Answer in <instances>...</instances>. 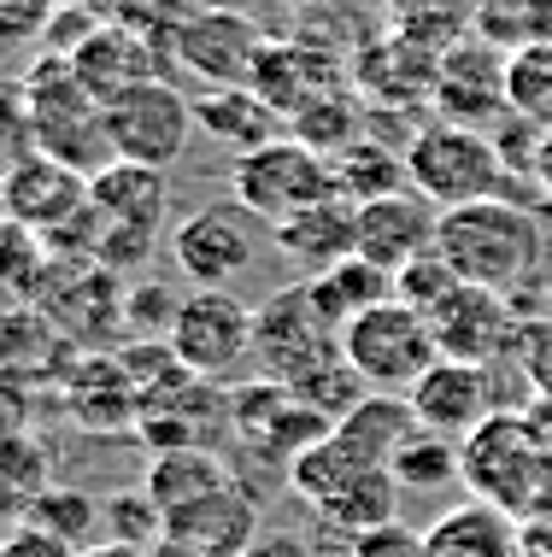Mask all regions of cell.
I'll list each match as a JSON object with an SVG mask.
<instances>
[{
  "instance_id": "40",
  "label": "cell",
  "mask_w": 552,
  "mask_h": 557,
  "mask_svg": "<svg viewBox=\"0 0 552 557\" xmlns=\"http://www.w3.org/2000/svg\"><path fill=\"white\" fill-rule=\"evenodd\" d=\"M24 153H36V141H29V112H24V100H12L7 88H0V176H7Z\"/></svg>"
},
{
  "instance_id": "20",
  "label": "cell",
  "mask_w": 552,
  "mask_h": 557,
  "mask_svg": "<svg viewBox=\"0 0 552 557\" xmlns=\"http://www.w3.org/2000/svg\"><path fill=\"white\" fill-rule=\"evenodd\" d=\"M165 534L188 540V546H200L212 557H247L253 540H259V505H253V493L242 481H230V487L206 493V499L165 517Z\"/></svg>"
},
{
  "instance_id": "41",
  "label": "cell",
  "mask_w": 552,
  "mask_h": 557,
  "mask_svg": "<svg viewBox=\"0 0 552 557\" xmlns=\"http://www.w3.org/2000/svg\"><path fill=\"white\" fill-rule=\"evenodd\" d=\"M0 557H77V546L53 540L48 529H36V522H19V529L0 540Z\"/></svg>"
},
{
  "instance_id": "2",
  "label": "cell",
  "mask_w": 552,
  "mask_h": 557,
  "mask_svg": "<svg viewBox=\"0 0 552 557\" xmlns=\"http://www.w3.org/2000/svg\"><path fill=\"white\" fill-rule=\"evenodd\" d=\"M171 188L154 164L112 159L100 176H88V259L107 270H130L165 240Z\"/></svg>"
},
{
  "instance_id": "29",
  "label": "cell",
  "mask_w": 552,
  "mask_h": 557,
  "mask_svg": "<svg viewBox=\"0 0 552 557\" xmlns=\"http://www.w3.org/2000/svg\"><path fill=\"white\" fill-rule=\"evenodd\" d=\"M400 493H406V481H400L394 470H370V475H359L341 499H330L318 510L330 529H341V534H365V529H382V522H400Z\"/></svg>"
},
{
  "instance_id": "31",
  "label": "cell",
  "mask_w": 552,
  "mask_h": 557,
  "mask_svg": "<svg viewBox=\"0 0 552 557\" xmlns=\"http://www.w3.org/2000/svg\"><path fill=\"white\" fill-rule=\"evenodd\" d=\"M458 470H465V446L446 441L436 429H424V423H417L406 434V446L394 451V475L406 481V487H441V481H453Z\"/></svg>"
},
{
  "instance_id": "43",
  "label": "cell",
  "mask_w": 552,
  "mask_h": 557,
  "mask_svg": "<svg viewBox=\"0 0 552 557\" xmlns=\"http://www.w3.org/2000/svg\"><path fill=\"white\" fill-rule=\"evenodd\" d=\"M535 183H541V194H552V124L541 129V147H535Z\"/></svg>"
},
{
  "instance_id": "47",
  "label": "cell",
  "mask_w": 552,
  "mask_h": 557,
  "mask_svg": "<svg viewBox=\"0 0 552 557\" xmlns=\"http://www.w3.org/2000/svg\"><path fill=\"white\" fill-rule=\"evenodd\" d=\"M394 12H417V7H436V0H388Z\"/></svg>"
},
{
  "instance_id": "33",
  "label": "cell",
  "mask_w": 552,
  "mask_h": 557,
  "mask_svg": "<svg viewBox=\"0 0 552 557\" xmlns=\"http://www.w3.org/2000/svg\"><path fill=\"white\" fill-rule=\"evenodd\" d=\"M212 7H218V0H118L112 18L130 24L136 36H147L159 53L171 59V41L183 36V29L200 18V12H212Z\"/></svg>"
},
{
  "instance_id": "26",
  "label": "cell",
  "mask_w": 552,
  "mask_h": 557,
  "mask_svg": "<svg viewBox=\"0 0 552 557\" xmlns=\"http://www.w3.org/2000/svg\"><path fill=\"white\" fill-rule=\"evenodd\" d=\"M330 171H335V194L353 206L382 200V194H394V188H412L406 147H382V141H370V135H359L353 147H341L330 159Z\"/></svg>"
},
{
  "instance_id": "36",
  "label": "cell",
  "mask_w": 552,
  "mask_h": 557,
  "mask_svg": "<svg viewBox=\"0 0 552 557\" xmlns=\"http://www.w3.org/2000/svg\"><path fill=\"white\" fill-rule=\"evenodd\" d=\"M59 18V0H0V48L41 41Z\"/></svg>"
},
{
  "instance_id": "34",
  "label": "cell",
  "mask_w": 552,
  "mask_h": 557,
  "mask_svg": "<svg viewBox=\"0 0 552 557\" xmlns=\"http://www.w3.org/2000/svg\"><path fill=\"white\" fill-rule=\"evenodd\" d=\"M100 522H107V540H124V546H142V552H154L165 540V510L147 499V487L100 499Z\"/></svg>"
},
{
  "instance_id": "46",
  "label": "cell",
  "mask_w": 552,
  "mask_h": 557,
  "mask_svg": "<svg viewBox=\"0 0 552 557\" xmlns=\"http://www.w3.org/2000/svg\"><path fill=\"white\" fill-rule=\"evenodd\" d=\"M218 7H235V12H253V18L265 24V7H271V0H218Z\"/></svg>"
},
{
  "instance_id": "19",
  "label": "cell",
  "mask_w": 552,
  "mask_h": 557,
  "mask_svg": "<svg viewBox=\"0 0 552 557\" xmlns=\"http://www.w3.org/2000/svg\"><path fill=\"white\" fill-rule=\"evenodd\" d=\"M271 240L282 247V259H294L306 276L335 270L341 259L359 252V206L330 194V200H318V206H306V212L271 223Z\"/></svg>"
},
{
  "instance_id": "7",
  "label": "cell",
  "mask_w": 552,
  "mask_h": 557,
  "mask_svg": "<svg viewBox=\"0 0 552 557\" xmlns=\"http://www.w3.org/2000/svg\"><path fill=\"white\" fill-rule=\"evenodd\" d=\"M230 188L247 212H259L265 223H282L306 206L330 200L335 194V171L318 147L294 141V135H277V141L253 147L230 164Z\"/></svg>"
},
{
  "instance_id": "39",
  "label": "cell",
  "mask_w": 552,
  "mask_h": 557,
  "mask_svg": "<svg viewBox=\"0 0 552 557\" xmlns=\"http://www.w3.org/2000/svg\"><path fill=\"white\" fill-rule=\"evenodd\" d=\"M517 352H524V370H529L535 399H552V318L524 323V341H517Z\"/></svg>"
},
{
  "instance_id": "13",
  "label": "cell",
  "mask_w": 552,
  "mask_h": 557,
  "mask_svg": "<svg viewBox=\"0 0 552 557\" xmlns=\"http://www.w3.org/2000/svg\"><path fill=\"white\" fill-rule=\"evenodd\" d=\"M429 329L441 341V358H465V364H494V358L517 352V335H524V318H517L512 294L476 288V282H458L453 294L429 311Z\"/></svg>"
},
{
  "instance_id": "28",
  "label": "cell",
  "mask_w": 552,
  "mask_h": 557,
  "mask_svg": "<svg viewBox=\"0 0 552 557\" xmlns=\"http://www.w3.org/2000/svg\"><path fill=\"white\" fill-rule=\"evenodd\" d=\"M470 36L494 41L500 53H524L552 41V0H476Z\"/></svg>"
},
{
  "instance_id": "16",
  "label": "cell",
  "mask_w": 552,
  "mask_h": 557,
  "mask_svg": "<svg viewBox=\"0 0 552 557\" xmlns=\"http://www.w3.org/2000/svg\"><path fill=\"white\" fill-rule=\"evenodd\" d=\"M505 65L512 53H500L494 41L470 36L465 48H453L436 71V112L453 117V124H470V129H488L512 112V88H505Z\"/></svg>"
},
{
  "instance_id": "35",
  "label": "cell",
  "mask_w": 552,
  "mask_h": 557,
  "mask_svg": "<svg viewBox=\"0 0 552 557\" xmlns=\"http://www.w3.org/2000/svg\"><path fill=\"white\" fill-rule=\"evenodd\" d=\"M458 282H465V276H458V270L446 264L436 247H429L424 259H412V264H406V270H400V276H394V299H406V306H417V311H424V318H429V311H436L441 299L458 288Z\"/></svg>"
},
{
  "instance_id": "11",
  "label": "cell",
  "mask_w": 552,
  "mask_h": 557,
  "mask_svg": "<svg viewBox=\"0 0 552 557\" xmlns=\"http://www.w3.org/2000/svg\"><path fill=\"white\" fill-rule=\"evenodd\" d=\"M253 352H259V370L271 375V382L300 387L311 370H323L330 358H341V335L318 318V306L306 299V288H289L253 318Z\"/></svg>"
},
{
  "instance_id": "3",
  "label": "cell",
  "mask_w": 552,
  "mask_h": 557,
  "mask_svg": "<svg viewBox=\"0 0 552 557\" xmlns=\"http://www.w3.org/2000/svg\"><path fill=\"white\" fill-rule=\"evenodd\" d=\"M24 112H29V141L36 153H48L59 164L83 176H100L112 153V135H107V107L77 83L65 53L36 59V71L24 77Z\"/></svg>"
},
{
  "instance_id": "44",
  "label": "cell",
  "mask_w": 552,
  "mask_h": 557,
  "mask_svg": "<svg viewBox=\"0 0 552 557\" xmlns=\"http://www.w3.org/2000/svg\"><path fill=\"white\" fill-rule=\"evenodd\" d=\"M77 557H154V552H142V546H124V540H95V546H83Z\"/></svg>"
},
{
  "instance_id": "23",
  "label": "cell",
  "mask_w": 552,
  "mask_h": 557,
  "mask_svg": "<svg viewBox=\"0 0 552 557\" xmlns=\"http://www.w3.org/2000/svg\"><path fill=\"white\" fill-rule=\"evenodd\" d=\"M300 288H306L311 306H318V318L341 335V329L359 318V311L382 306V299H394V270H382V264H370L365 252H353V259H341L335 270L306 276Z\"/></svg>"
},
{
  "instance_id": "21",
  "label": "cell",
  "mask_w": 552,
  "mask_h": 557,
  "mask_svg": "<svg viewBox=\"0 0 552 557\" xmlns=\"http://www.w3.org/2000/svg\"><path fill=\"white\" fill-rule=\"evenodd\" d=\"M424 557H524V522L488 499L453 505L424 529Z\"/></svg>"
},
{
  "instance_id": "38",
  "label": "cell",
  "mask_w": 552,
  "mask_h": 557,
  "mask_svg": "<svg viewBox=\"0 0 552 557\" xmlns=\"http://www.w3.org/2000/svg\"><path fill=\"white\" fill-rule=\"evenodd\" d=\"M347 557H424V534H417L412 522H382V529L353 534Z\"/></svg>"
},
{
  "instance_id": "37",
  "label": "cell",
  "mask_w": 552,
  "mask_h": 557,
  "mask_svg": "<svg viewBox=\"0 0 552 557\" xmlns=\"http://www.w3.org/2000/svg\"><path fill=\"white\" fill-rule=\"evenodd\" d=\"M176 306H183V299H165L154 282H136V288L124 294V323L136 329V335H171Z\"/></svg>"
},
{
  "instance_id": "17",
  "label": "cell",
  "mask_w": 552,
  "mask_h": 557,
  "mask_svg": "<svg viewBox=\"0 0 552 557\" xmlns=\"http://www.w3.org/2000/svg\"><path fill=\"white\" fill-rule=\"evenodd\" d=\"M65 59H71V71H77V83L100 100V107H112L118 95H130V88H142V83H154V77L171 71V59L159 53L154 41L136 36V29L118 24V18H100Z\"/></svg>"
},
{
  "instance_id": "30",
  "label": "cell",
  "mask_w": 552,
  "mask_h": 557,
  "mask_svg": "<svg viewBox=\"0 0 552 557\" xmlns=\"http://www.w3.org/2000/svg\"><path fill=\"white\" fill-rule=\"evenodd\" d=\"M289 135H294V141H306V147H318L323 159H335L341 147H353L365 135V117L353 112L347 95H335V88H330V95L306 100V107L289 117Z\"/></svg>"
},
{
  "instance_id": "4",
  "label": "cell",
  "mask_w": 552,
  "mask_h": 557,
  "mask_svg": "<svg viewBox=\"0 0 552 557\" xmlns=\"http://www.w3.org/2000/svg\"><path fill=\"white\" fill-rule=\"evenodd\" d=\"M476 487V499L512 510L517 522L552 510V446L535 434L524 417L494 411L482 429L465 441V470H458Z\"/></svg>"
},
{
  "instance_id": "9",
  "label": "cell",
  "mask_w": 552,
  "mask_h": 557,
  "mask_svg": "<svg viewBox=\"0 0 552 557\" xmlns=\"http://www.w3.org/2000/svg\"><path fill=\"white\" fill-rule=\"evenodd\" d=\"M200 129L194 124V100L176 95L171 77H154L130 95H118L107 107V135H112V153L130 164H154L165 171L188 153V135Z\"/></svg>"
},
{
  "instance_id": "42",
  "label": "cell",
  "mask_w": 552,
  "mask_h": 557,
  "mask_svg": "<svg viewBox=\"0 0 552 557\" xmlns=\"http://www.w3.org/2000/svg\"><path fill=\"white\" fill-rule=\"evenodd\" d=\"M524 557H552V510L524 517Z\"/></svg>"
},
{
  "instance_id": "18",
  "label": "cell",
  "mask_w": 552,
  "mask_h": 557,
  "mask_svg": "<svg viewBox=\"0 0 552 557\" xmlns=\"http://www.w3.org/2000/svg\"><path fill=\"white\" fill-rule=\"evenodd\" d=\"M436 223H441V206L417 188H394L382 200H365L359 206V252L382 270H406L412 259H424L436 247Z\"/></svg>"
},
{
  "instance_id": "14",
  "label": "cell",
  "mask_w": 552,
  "mask_h": 557,
  "mask_svg": "<svg viewBox=\"0 0 552 557\" xmlns=\"http://www.w3.org/2000/svg\"><path fill=\"white\" fill-rule=\"evenodd\" d=\"M406 399H412L417 423L446 434V441H458V446H465L470 434L500 411L494 370H488V364H465V358H436V364L412 382Z\"/></svg>"
},
{
  "instance_id": "27",
  "label": "cell",
  "mask_w": 552,
  "mask_h": 557,
  "mask_svg": "<svg viewBox=\"0 0 552 557\" xmlns=\"http://www.w3.org/2000/svg\"><path fill=\"white\" fill-rule=\"evenodd\" d=\"M53 487V458L36 434H0V517L24 522L29 505Z\"/></svg>"
},
{
  "instance_id": "10",
  "label": "cell",
  "mask_w": 552,
  "mask_h": 557,
  "mask_svg": "<svg viewBox=\"0 0 552 557\" xmlns=\"http://www.w3.org/2000/svg\"><path fill=\"white\" fill-rule=\"evenodd\" d=\"M253 318H259V311H247L230 288H194L183 306H176V323H171L165 346L183 370L218 382V375H230L253 352Z\"/></svg>"
},
{
  "instance_id": "5",
  "label": "cell",
  "mask_w": 552,
  "mask_h": 557,
  "mask_svg": "<svg viewBox=\"0 0 552 557\" xmlns=\"http://www.w3.org/2000/svg\"><path fill=\"white\" fill-rule=\"evenodd\" d=\"M341 352L365 375L370 394H412V382L441 358V341L429 318L406 299H382L341 329Z\"/></svg>"
},
{
  "instance_id": "25",
  "label": "cell",
  "mask_w": 552,
  "mask_h": 557,
  "mask_svg": "<svg viewBox=\"0 0 552 557\" xmlns=\"http://www.w3.org/2000/svg\"><path fill=\"white\" fill-rule=\"evenodd\" d=\"M330 83L335 77L318 65V53H311L306 41H265V53H259V65H253L247 88H259V95L282 112V124H289L306 100L330 95Z\"/></svg>"
},
{
  "instance_id": "15",
  "label": "cell",
  "mask_w": 552,
  "mask_h": 557,
  "mask_svg": "<svg viewBox=\"0 0 552 557\" xmlns=\"http://www.w3.org/2000/svg\"><path fill=\"white\" fill-rule=\"evenodd\" d=\"M0 206H7V223H19L29 235H59L71 218L88 212V176L59 164L48 153H24L0 176Z\"/></svg>"
},
{
  "instance_id": "6",
  "label": "cell",
  "mask_w": 552,
  "mask_h": 557,
  "mask_svg": "<svg viewBox=\"0 0 552 557\" xmlns=\"http://www.w3.org/2000/svg\"><path fill=\"white\" fill-rule=\"evenodd\" d=\"M406 176L417 194H429L436 206H465V200H488V194H505V159L488 129L453 124V117H436L412 135L406 147Z\"/></svg>"
},
{
  "instance_id": "8",
  "label": "cell",
  "mask_w": 552,
  "mask_h": 557,
  "mask_svg": "<svg viewBox=\"0 0 552 557\" xmlns=\"http://www.w3.org/2000/svg\"><path fill=\"white\" fill-rule=\"evenodd\" d=\"M265 235H271V223H265L259 212H247L242 200L200 206L194 218H183L171 230V259L194 288H230L235 276L253 270Z\"/></svg>"
},
{
  "instance_id": "32",
  "label": "cell",
  "mask_w": 552,
  "mask_h": 557,
  "mask_svg": "<svg viewBox=\"0 0 552 557\" xmlns=\"http://www.w3.org/2000/svg\"><path fill=\"white\" fill-rule=\"evenodd\" d=\"M24 522H36V529H48L53 540H65V546H77V552H83V546H95L88 534L100 529V499H88V493L59 487V481H53V487L41 493L36 505H29V517H24Z\"/></svg>"
},
{
  "instance_id": "45",
  "label": "cell",
  "mask_w": 552,
  "mask_h": 557,
  "mask_svg": "<svg viewBox=\"0 0 552 557\" xmlns=\"http://www.w3.org/2000/svg\"><path fill=\"white\" fill-rule=\"evenodd\" d=\"M154 557H212V552H200V546H188V540H176V534H165L154 546Z\"/></svg>"
},
{
  "instance_id": "24",
  "label": "cell",
  "mask_w": 552,
  "mask_h": 557,
  "mask_svg": "<svg viewBox=\"0 0 552 557\" xmlns=\"http://www.w3.org/2000/svg\"><path fill=\"white\" fill-rule=\"evenodd\" d=\"M230 470H223V458L212 446H171V451H154L147 458V499H154L165 517H176L183 505L194 499H206V493H218V487H230Z\"/></svg>"
},
{
  "instance_id": "1",
  "label": "cell",
  "mask_w": 552,
  "mask_h": 557,
  "mask_svg": "<svg viewBox=\"0 0 552 557\" xmlns=\"http://www.w3.org/2000/svg\"><path fill=\"white\" fill-rule=\"evenodd\" d=\"M436 252L476 288L494 294H524L541 276L547 259V230L529 206L488 194V200H465V206H441L436 223Z\"/></svg>"
},
{
  "instance_id": "22",
  "label": "cell",
  "mask_w": 552,
  "mask_h": 557,
  "mask_svg": "<svg viewBox=\"0 0 552 557\" xmlns=\"http://www.w3.org/2000/svg\"><path fill=\"white\" fill-rule=\"evenodd\" d=\"M194 124L212 135L218 147H230V153L242 159V153H253V147L277 141L282 112L259 95V88L235 83V88H206V95H194Z\"/></svg>"
},
{
  "instance_id": "12",
  "label": "cell",
  "mask_w": 552,
  "mask_h": 557,
  "mask_svg": "<svg viewBox=\"0 0 552 557\" xmlns=\"http://www.w3.org/2000/svg\"><path fill=\"white\" fill-rule=\"evenodd\" d=\"M265 41L271 36H265V24L253 12L212 7L171 41V65H183L206 88H235V83H253V65H259Z\"/></svg>"
}]
</instances>
